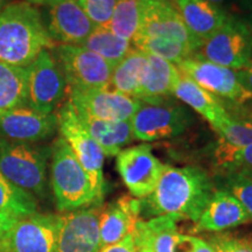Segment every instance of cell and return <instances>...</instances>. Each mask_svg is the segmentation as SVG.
<instances>
[{
    "label": "cell",
    "mask_w": 252,
    "mask_h": 252,
    "mask_svg": "<svg viewBox=\"0 0 252 252\" xmlns=\"http://www.w3.org/2000/svg\"><path fill=\"white\" fill-rule=\"evenodd\" d=\"M251 217L247 210L223 188L215 189L213 196L201 214L195 225V232H223L225 230L245 224Z\"/></svg>",
    "instance_id": "cell-19"
},
{
    "label": "cell",
    "mask_w": 252,
    "mask_h": 252,
    "mask_svg": "<svg viewBox=\"0 0 252 252\" xmlns=\"http://www.w3.org/2000/svg\"><path fill=\"white\" fill-rule=\"evenodd\" d=\"M53 50L69 89H108L112 68L96 53L78 45H59Z\"/></svg>",
    "instance_id": "cell-7"
},
{
    "label": "cell",
    "mask_w": 252,
    "mask_h": 252,
    "mask_svg": "<svg viewBox=\"0 0 252 252\" xmlns=\"http://www.w3.org/2000/svg\"><path fill=\"white\" fill-rule=\"evenodd\" d=\"M27 106V70L0 62V111Z\"/></svg>",
    "instance_id": "cell-26"
},
{
    "label": "cell",
    "mask_w": 252,
    "mask_h": 252,
    "mask_svg": "<svg viewBox=\"0 0 252 252\" xmlns=\"http://www.w3.org/2000/svg\"><path fill=\"white\" fill-rule=\"evenodd\" d=\"M220 176L222 179L220 188L237 198L252 220V178L243 172H224L220 173Z\"/></svg>",
    "instance_id": "cell-32"
},
{
    "label": "cell",
    "mask_w": 252,
    "mask_h": 252,
    "mask_svg": "<svg viewBox=\"0 0 252 252\" xmlns=\"http://www.w3.org/2000/svg\"><path fill=\"white\" fill-rule=\"evenodd\" d=\"M173 96L200 113L209 122L214 130H216L220 123L230 116L222 103L217 100L213 94L208 93L193 80L182 74L173 91Z\"/></svg>",
    "instance_id": "cell-23"
},
{
    "label": "cell",
    "mask_w": 252,
    "mask_h": 252,
    "mask_svg": "<svg viewBox=\"0 0 252 252\" xmlns=\"http://www.w3.org/2000/svg\"><path fill=\"white\" fill-rule=\"evenodd\" d=\"M193 35L203 42L224 25L230 15L208 0H172Z\"/></svg>",
    "instance_id": "cell-20"
},
{
    "label": "cell",
    "mask_w": 252,
    "mask_h": 252,
    "mask_svg": "<svg viewBox=\"0 0 252 252\" xmlns=\"http://www.w3.org/2000/svg\"><path fill=\"white\" fill-rule=\"evenodd\" d=\"M141 0H119L108 24L116 35L132 42L139 28Z\"/></svg>",
    "instance_id": "cell-30"
},
{
    "label": "cell",
    "mask_w": 252,
    "mask_h": 252,
    "mask_svg": "<svg viewBox=\"0 0 252 252\" xmlns=\"http://www.w3.org/2000/svg\"><path fill=\"white\" fill-rule=\"evenodd\" d=\"M215 252H252V237L216 232L207 239Z\"/></svg>",
    "instance_id": "cell-34"
},
{
    "label": "cell",
    "mask_w": 252,
    "mask_h": 252,
    "mask_svg": "<svg viewBox=\"0 0 252 252\" xmlns=\"http://www.w3.org/2000/svg\"><path fill=\"white\" fill-rule=\"evenodd\" d=\"M52 188L56 207L62 213L102 206L97 201L89 175L62 137L52 146Z\"/></svg>",
    "instance_id": "cell-3"
},
{
    "label": "cell",
    "mask_w": 252,
    "mask_h": 252,
    "mask_svg": "<svg viewBox=\"0 0 252 252\" xmlns=\"http://www.w3.org/2000/svg\"><path fill=\"white\" fill-rule=\"evenodd\" d=\"M135 36L172 39L188 46L195 53L202 46L186 27L172 0H141L139 28Z\"/></svg>",
    "instance_id": "cell-12"
},
{
    "label": "cell",
    "mask_w": 252,
    "mask_h": 252,
    "mask_svg": "<svg viewBox=\"0 0 252 252\" xmlns=\"http://www.w3.org/2000/svg\"><path fill=\"white\" fill-rule=\"evenodd\" d=\"M220 139L234 147H244L252 144V123L229 116L215 130Z\"/></svg>",
    "instance_id": "cell-33"
},
{
    "label": "cell",
    "mask_w": 252,
    "mask_h": 252,
    "mask_svg": "<svg viewBox=\"0 0 252 252\" xmlns=\"http://www.w3.org/2000/svg\"><path fill=\"white\" fill-rule=\"evenodd\" d=\"M188 252H215L212 245L208 243L207 239L190 236V244Z\"/></svg>",
    "instance_id": "cell-37"
},
{
    "label": "cell",
    "mask_w": 252,
    "mask_h": 252,
    "mask_svg": "<svg viewBox=\"0 0 252 252\" xmlns=\"http://www.w3.org/2000/svg\"><path fill=\"white\" fill-rule=\"evenodd\" d=\"M15 222H17V220L13 219V217H9L4 215V214H0V242L2 241L6 232L13 226Z\"/></svg>",
    "instance_id": "cell-39"
},
{
    "label": "cell",
    "mask_w": 252,
    "mask_h": 252,
    "mask_svg": "<svg viewBox=\"0 0 252 252\" xmlns=\"http://www.w3.org/2000/svg\"><path fill=\"white\" fill-rule=\"evenodd\" d=\"M133 236L135 239V243H137L138 247V252H153L152 249H151L149 242L145 239L140 234H138L137 231H133Z\"/></svg>",
    "instance_id": "cell-40"
},
{
    "label": "cell",
    "mask_w": 252,
    "mask_h": 252,
    "mask_svg": "<svg viewBox=\"0 0 252 252\" xmlns=\"http://www.w3.org/2000/svg\"><path fill=\"white\" fill-rule=\"evenodd\" d=\"M52 147L0 137V173L34 197H45Z\"/></svg>",
    "instance_id": "cell-4"
},
{
    "label": "cell",
    "mask_w": 252,
    "mask_h": 252,
    "mask_svg": "<svg viewBox=\"0 0 252 252\" xmlns=\"http://www.w3.org/2000/svg\"><path fill=\"white\" fill-rule=\"evenodd\" d=\"M80 46L96 53L100 58L105 60L113 69L126 54L130 52L131 42L116 35L111 30L106 26L94 27L86 41Z\"/></svg>",
    "instance_id": "cell-27"
},
{
    "label": "cell",
    "mask_w": 252,
    "mask_h": 252,
    "mask_svg": "<svg viewBox=\"0 0 252 252\" xmlns=\"http://www.w3.org/2000/svg\"><path fill=\"white\" fill-rule=\"evenodd\" d=\"M8 5V0H0V12Z\"/></svg>",
    "instance_id": "cell-42"
},
{
    "label": "cell",
    "mask_w": 252,
    "mask_h": 252,
    "mask_svg": "<svg viewBox=\"0 0 252 252\" xmlns=\"http://www.w3.org/2000/svg\"><path fill=\"white\" fill-rule=\"evenodd\" d=\"M193 122L190 112L176 104H144L131 118L134 139L156 141L184 133Z\"/></svg>",
    "instance_id": "cell-10"
},
{
    "label": "cell",
    "mask_w": 252,
    "mask_h": 252,
    "mask_svg": "<svg viewBox=\"0 0 252 252\" xmlns=\"http://www.w3.org/2000/svg\"><path fill=\"white\" fill-rule=\"evenodd\" d=\"M245 121H249V122L252 123V112L249 113L247 117H245Z\"/></svg>",
    "instance_id": "cell-45"
},
{
    "label": "cell",
    "mask_w": 252,
    "mask_h": 252,
    "mask_svg": "<svg viewBox=\"0 0 252 252\" xmlns=\"http://www.w3.org/2000/svg\"><path fill=\"white\" fill-rule=\"evenodd\" d=\"M141 215L139 198L124 195L103 206L99 217L100 248L115 244L134 231Z\"/></svg>",
    "instance_id": "cell-18"
},
{
    "label": "cell",
    "mask_w": 252,
    "mask_h": 252,
    "mask_svg": "<svg viewBox=\"0 0 252 252\" xmlns=\"http://www.w3.org/2000/svg\"><path fill=\"white\" fill-rule=\"evenodd\" d=\"M214 191L212 178L200 167L166 165L153 193L140 200L141 214L196 223Z\"/></svg>",
    "instance_id": "cell-1"
},
{
    "label": "cell",
    "mask_w": 252,
    "mask_h": 252,
    "mask_svg": "<svg viewBox=\"0 0 252 252\" xmlns=\"http://www.w3.org/2000/svg\"><path fill=\"white\" fill-rule=\"evenodd\" d=\"M86 14L97 27L108 26L119 0H77Z\"/></svg>",
    "instance_id": "cell-35"
},
{
    "label": "cell",
    "mask_w": 252,
    "mask_h": 252,
    "mask_svg": "<svg viewBox=\"0 0 252 252\" xmlns=\"http://www.w3.org/2000/svg\"><path fill=\"white\" fill-rule=\"evenodd\" d=\"M36 213V198L18 188L0 173V214L20 220Z\"/></svg>",
    "instance_id": "cell-28"
},
{
    "label": "cell",
    "mask_w": 252,
    "mask_h": 252,
    "mask_svg": "<svg viewBox=\"0 0 252 252\" xmlns=\"http://www.w3.org/2000/svg\"><path fill=\"white\" fill-rule=\"evenodd\" d=\"M181 74L178 67L159 56L147 54V69L138 98L145 104H161L173 96Z\"/></svg>",
    "instance_id": "cell-21"
},
{
    "label": "cell",
    "mask_w": 252,
    "mask_h": 252,
    "mask_svg": "<svg viewBox=\"0 0 252 252\" xmlns=\"http://www.w3.org/2000/svg\"><path fill=\"white\" fill-rule=\"evenodd\" d=\"M214 163L220 173L252 172V144L244 147H234L219 139L214 151Z\"/></svg>",
    "instance_id": "cell-31"
},
{
    "label": "cell",
    "mask_w": 252,
    "mask_h": 252,
    "mask_svg": "<svg viewBox=\"0 0 252 252\" xmlns=\"http://www.w3.org/2000/svg\"><path fill=\"white\" fill-rule=\"evenodd\" d=\"M102 206H90L58 215V252H98Z\"/></svg>",
    "instance_id": "cell-13"
},
{
    "label": "cell",
    "mask_w": 252,
    "mask_h": 252,
    "mask_svg": "<svg viewBox=\"0 0 252 252\" xmlns=\"http://www.w3.org/2000/svg\"><path fill=\"white\" fill-rule=\"evenodd\" d=\"M147 69V54L135 47L112 69L109 82V90L138 98Z\"/></svg>",
    "instance_id": "cell-25"
},
{
    "label": "cell",
    "mask_w": 252,
    "mask_h": 252,
    "mask_svg": "<svg viewBox=\"0 0 252 252\" xmlns=\"http://www.w3.org/2000/svg\"><path fill=\"white\" fill-rule=\"evenodd\" d=\"M54 47L34 5L26 1L9 2L0 12V62L26 68L42 50Z\"/></svg>",
    "instance_id": "cell-2"
},
{
    "label": "cell",
    "mask_w": 252,
    "mask_h": 252,
    "mask_svg": "<svg viewBox=\"0 0 252 252\" xmlns=\"http://www.w3.org/2000/svg\"><path fill=\"white\" fill-rule=\"evenodd\" d=\"M237 172H243V173H245V174H247V175L250 176V178H252V172H250V171H237Z\"/></svg>",
    "instance_id": "cell-47"
},
{
    "label": "cell",
    "mask_w": 252,
    "mask_h": 252,
    "mask_svg": "<svg viewBox=\"0 0 252 252\" xmlns=\"http://www.w3.org/2000/svg\"><path fill=\"white\" fill-rule=\"evenodd\" d=\"M56 128V113L43 115L28 106L0 111V137L5 139L34 144L48 139Z\"/></svg>",
    "instance_id": "cell-16"
},
{
    "label": "cell",
    "mask_w": 252,
    "mask_h": 252,
    "mask_svg": "<svg viewBox=\"0 0 252 252\" xmlns=\"http://www.w3.org/2000/svg\"><path fill=\"white\" fill-rule=\"evenodd\" d=\"M208 1H210V2H213V4H215V5H220V4H223V2H225V1H228V0H208Z\"/></svg>",
    "instance_id": "cell-43"
},
{
    "label": "cell",
    "mask_w": 252,
    "mask_h": 252,
    "mask_svg": "<svg viewBox=\"0 0 252 252\" xmlns=\"http://www.w3.org/2000/svg\"><path fill=\"white\" fill-rule=\"evenodd\" d=\"M176 222L169 216L140 219L134 230L149 242L153 252H188L190 236L181 234Z\"/></svg>",
    "instance_id": "cell-22"
},
{
    "label": "cell",
    "mask_w": 252,
    "mask_h": 252,
    "mask_svg": "<svg viewBox=\"0 0 252 252\" xmlns=\"http://www.w3.org/2000/svg\"><path fill=\"white\" fill-rule=\"evenodd\" d=\"M69 102L77 112L102 121H131L145 103L109 89H69Z\"/></svg>",
    "instance_id": "cell-15"
},
{
    "label": "cell",
    "mask_w": 252,
    "mask_h": 252,
    "mask_svg": "<svg viewBox=\"0 0 252 252\" xmlns=\"http://www.w3.org/2000/svg\"><path fill=\"white\" fill-rule=\"evenodd\" d=\"M197 53L208 61L234 70L247 68L252 63V28L245 20L229 17Z\"/></svg>",
    "instance_id": "cell-6"
},
{
    "label": "cell",
    "mask_w": 252,
    "mask_h": 252,
    "mask_svg": "<svg viewBox=\"0 0 252 252\" xmlns=\"http://www.w3.org/2000/svg\"><path fill=\"white\" fill-rule=\"evenodd\" d=\"M94 27L77 0H59L49 6L47 30L54 42L80 46Z\"/></svg>",
    "instance_id": "cell-17"
},
{
    "label": "cell",
    "mask_w": 252,
    "mask_h": 252,
    "mask_svg": "<svg viewBox=\"0 0 252 252\" xmlns=\"http://www.w3.org/2000/svg\"><path fill=\"white\" fill-rule=\"evenodd\" d=\"M77 116L105 157H117L123 147L134 139L131 121H102L80 112Z\"/></svg>",
    "instance_id": "cell-24"
},
{
    "label": "cell",
    "mask_w": 252,
    "mask_h": 252,
    "mask_svg": "<svg viewBox=\"0 0 252 252\" xmlns=\"http://www.w3.org/2000/svg\"><path fill=\"white\" fill-rule=\"evenodd\" d=\"M236 72H237L239 83L243 86L244 89H247L249 93L252 94V63L247 68L236 70Z\"/></svg>",
    "instance_id": "cell-38"
},
{
    "label": "cell",
    "mask_w": 252,
    "mask_h": 252,
    "mask_svg": "<svg viewBox=\"0 0 252 252\" xmlns=\"http://www.w3.org/2000/svg\"><path fill=\"white\" fill-rule=\"evenodd\" d=\"M98 252H138V247L137 243H135L133 232L131 235L126 236L118 243L102 247Z\"/></svg>",
    "instance_id": "cell-36"
},
{
    "label": "cell",
    "mask_w": 252,
    "mask_h": 252,
    "mask_svg": "<svg viewBox=\"0 0 252 252\" xmlns=\"http://www.w3.org/2000/svg\"><path fill=\"white\" fill-rule=\"evenodd\" d=\"M165 166L149 144L127 147L116 157V167L123 182L131 196L139 200L153 193Z\"/></svg>",
    "instance_id": "cell-9"
},
{
    "label": "cell",
    "mask_w": 252,
    "mask_h": 252,
    "mask_svg": "<svg viewBox=\"0 0 252 252\" xmlns=\"http://www.w3.org/2000/svg\"><path fill=\"white\" fill-rule=\"evenodd\" d=\"M135 48L145 54L159 56L166 61L178 65L189 56L194 55L195 52L188 46L179 41L166 39L160 36H135L133 41Z\"/></svg>",
    "instance_id": "cell-29"
},
{
    "label": "cell",
    "mask_w": 252,
    "mask_h": 252,
    "mask_svg": "<svg viewBox=\"0 0 252 252\" xmlns=\"http://www.w3.org/2000/svg\"><path fill=\"white\" fill-rule=\"evenodd\" d=\"M56 116L61 137L67 141L84 171L89 175L97 201L102 204L104 198L103 165L105 154L82 124L76 110L69 100L60 108Z\"/></svg>",
    "instance_id": "cell-5"
},
{
    "label": "cell",
    "mask_w": 252,
    "mask_h": 252,
    "mask_svg": "<svg viewBox=\"0 0 252 252\" xmlns=\"http://www.w3.org/2000/svg\"><path fill=\"white\" fill-rule=\"evenodd\" d=\"M58 215L17 220L0 242V252H58Z\"/></svg>",
    "instance_id": "cell-14"
},
{
    "label": "cell",
    "mask_w": 252,
    "mask_h": 252,
    "mask_svg": "<svg viewBox=\"0 0 252 252\" xmlns=\"http://www.w3.org/2000/svg\"><path fill=\"white\" fill-rule=\"evenodd\" d=\"M245 21H247V23H248V25H249V26H250L251 28H252V13L250 14V15H249V18L247 19V20H245Z\"/></svg>",
    "instance_id": "cell-44"
},
{
    "label": "cell",
    "mask_w": 252,
    "mask_h": 252,
    "mask_svg": "<svg viewBox=\"0 0 252 252\" xmlns=\"http://www.w3.org/2000/svg\"><path fill=\"white\" fill-rule=\"evenodd\" d=\"M182 75L193 80L208 93L242 104L252 99V94L239 83L237 72L203 59L198 53L176 65Z\"/></svg>",
    "instance_id": "cell-11"
},
{
    "label": "cell",
    "mask_w": 252,
    "mask_h": 252,
    "mask_svg": "<svg viewBox=\"0 0 252 252\" xmlns=\"http://www.w3.org/2000/svg\"><path fill=\"white\" fill-rule=\"evenodd\" d=\"M27 70V106L50 115L61 104L67 93V82L49 50H42Z\"/></svg>",
    "instance_id": "cell-8"
},
{
    "label": "cell",
    "mask_w": 252,
    "mask_h": 252,
    "mask_svg": "<svg viewBox=\"0 0 252 252\" xmlns=\"http://www.w3.org/2000/svg\"><path fill=\"white\" fill-rule=\"evenodd\" d=\"M25 1L28 2V4H32V5H47V6H50V5L55 4V2H58L59 0H25Z\"/></svg>",
    "instance_id": "cell-41"
},
{
    "label": "cell",
    "mask_w": 252,
    "mask_h": 252,
    "mask_svg": "<svg viewBox=\"0 0 252 252\" xmlns=\"http://www.w3.org/2000/svg\"><path fill=\"white\" fill-rule=\"evenodd\" d=\"M247 7L252 9V0H247Z\"/></svg>",
    "instance_id": "cell-46"
}]
</instances>
